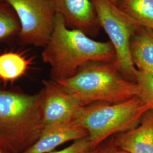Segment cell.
<instances>
[{
    "instance_id": "cell-1",
    "label": "cell",
    "mask_w": 153,
    "mask_h": 153,
    "mask_svg": "<svg viewBox=\"0 0 153 153\" xmlns=\"http://www.w3.org/2000/svg\"><path fill=\"white\" fill-rule=\"evenodd\" d=\"M42 58L50 66L51 79L60 81L74 76L91 62H114L116 53L110 42H98L80 30L70 29L56 14L53 31Z\"/></svg>"
},
{
    "instance_id": "cell-2",
    "label": "cell",
    "mask_w": 153,
    "mask_h": 153,
    "mask_svg": "<svg viewBox=\"0 0 153 153\" xmlns=\"http://www.w3.org/2000/svg\"><path fill=\"white\" fill-rule=\"evenodd\" d=\"M42 89L27 94L0 89V147L9 153H22L43 131Z\"/></svg>"
},
{
    "instance_id": "cell-3",
    "label": "cell",
    "mask_w": 153,
    "mask_h": 153,
    "mask_svg": "<svg viewBox=\"0 0 153 153\" xmlns=\"http://www.w3.org/2000/svg\"><path fill=\"white\" fill-rule=\"evenodd\" d=\"M82 107L95 103H117L138 96L136 82L125 78L114 62H91L74 76L57 81Z\"/></svg>"
},
{
    "instance_id": "cell-4",
    "label": "cell",
    "mask_w": 153,
    "mask_h": 153,
    "mask_svg": "<svg viewBox=\"0 0 153 153\" xmlns=\"http://www.w3.org/2000/svg\"><path fill=\"white\" fill-rule=\"evenodd\" d=\"M150 108L136 96L117 103H95L82 107L73 121L86 129L93 148H97L115 134L138 126Z\"/></svg>"
},
{
    "instance_id": "cell-5",
    "label": "cell",
    "mask_w": 153,
    "mask_h": 153,
    "mask_svg": "<svg viewBox=\"0 0 153 153\" xmlns=\"http://www.w3.org/2000/svg\"><path fill=\"white\" fill-rule=\"evenodd\" d=\"M100 27L108 35L116 53V65L125 78L136 82L137 68L131 60L130 44L138 26L110 0H91Z\"/></svg>"
},
{
    "instance_id": "cell-6",
    "label": "cell",
    "mask_w": 153,
    "mask_h": 153,
    "mask_svg": "<svg viewBox=\"0 0 153 153\" xmlns=\"http://www.w3.org/2000/svg\"><path fill=\"white\" fill-rule=\"evenodd\" d=\"M18 18L21 30L18 35L23 44L43 47L53 31L55 14L49 0H5Z\"/></svg>"
},
{
    "instance_id": "cell-7",
    "label": "cell",
    "mask_w": 153,
    "mask_h": 153,
    "mask_svg": "<svg viewBox=\"0 0 153 153\" xmlns=\"http://www.w3.org/2000/svg\"><path fill=\"white\" fill-rule=\"evenodd\" d=\"M43 85L42 133L73 123L82 107L71 93L57 81L51 79L44 81Z\"/></svg>"
},
{
    "instance_id": "cell-8",
    "label": "cell",
    "mask_w": 153,
    "mask_h": 153,
    "mask_svg": "<svg viewBox=\"0 0 153 153\" xmlns=\"http://www.w3.org/2000/svg\"><path fill=\"white\" fill-rule=\"evenodd\" d=\"M55 14L60 16L66 26L78 30L89 37L98 33L100 25L91 0H49Z\"/></svg>"
},
{
    "instance_id": "cell-9",
    "label": "cell",
    "mask_w": 153,
    "mask_h": 153,
    "mask_svg": "<svg viewBox=\"0 0 153 153\" xmlns=\"http://www.w3.org/2000/svg\"><path fill=\"white\" fill-rule=\"evenodd\" d=\"M115 146L128 153H153V111L144 114L138 126L113 136Z\"/></svg>"
},
{
    "instance_id": "cell-10",
    "label": "cell",
    "mask_w": 153,
    "mask_h": 153,
    "mask_svg": "<svg viewBox=\"0 0 153 153\" xmlns=\"http://www.w3.org/2000/svg\"><path fill=\"white\" fill-rule=\"evenodd\" d=\"M86 129L71 123L45 131L31 146L22 153H49L66 142L88 137Z\"/></svg>"
},
{
    "instance_id": "cell-11",
    "label": "cell",
    "mask_w": 153,
    "mask_h": 153,
    "mask_svg": "<svg viewBox=\"0 0 153 153\" xmlns=\"http://www.w3.org/2000/svg\"><path fill=\"white\" fill-rule=\"evenodd\" d=\"M130 49L137 69L153 67V29L138 26L131 37Z\"/></svg>"
},
{
    "instance_id": "cell-12",
    "label": "cell",
    "mask_w": 153,
    "mask_h": 153,
    "mask_svg": "<svg viewBox=\"0 0 153 153\" xmlns=\"http://www.w3.org/2000/svg\"><path fill=\"white\" fill-rule=\"evenodd\" d=\"M31 65V60L21 53L7 51L0 53V79L14 81L23 76Z\"/></svg>"
},
{
    "instance_id": "cell-13",
    "label": "cell",
    "mask_w": 153,
    "mask_h": 153,
    "mask_svg": "<svg viewBox=\"0 0 153 153\" xmlns=\"http://www.w3.org/2000/svg\"><path fill=\"white\" fill-rule=\"evenodd\" d=\"M117 5L138 26L153 29V0H117Z\"/></svg>"
},
{
    "instance_id": "cell-14",
    "label": "cell",
    "mask_w": 153,
    "mask_h": 153,
    "mask_svg": "<svg viewBox=\"0 0 153 153\" xmlns=\"http://www.w3.org/2000/svg\"><path fill=\"white\" fill-rule=\"evenodd\" d=\"M20 30V23L15 11L5 0H0V42L18 36Z\"/></svg>"
},
{
    "instance_id": "cell-15",
    "label": "cell",
    "mask_w": 153,
    "mask_h": 153,
    "mask_svg": "<svg viewBox=\"0 0 153 153\" xmlns=\"http://www.w3.org/2000/svg\"><path fill=\"white\" fill-rule=\"evenodd\" d=\"M136 82L139 89L138 97L153 111V75L137 69Z\"/></svg>"
},
{
    "instance_id": "cell-16",
    "label": "cell",
    "mask_w": 153,
    "mask_h": 153,
    "mask_svg": "<svg viewBox=\"0 0 153 153\" xmlns=\"http://www.w3.org/2000/svg\"><path fill=\"white\" fill-rule=\"evenodd\" d=\"M112 142V138L105 141L97 148H93L88 137L74 141L68 147L57 152L49 153H106Z\"/></svg>"
},
{
    "instance_id": "cell-17",
    "label": "cell",
    "mask_w": 153,
    "mask_h": 153,
    "mask_svg": "<svg viewBox=\"0 0 153 153\" xmlns=\"http://www.w3.org/2000/svg\"><path fill=\"white\" fill-rule=\"evenodd\" d=\"M115 145H114V141H113V137H112V142H111V145L110 146L108 150H107V152L106 153H116V151H115Z\"/></svg>"
},
{
    "instance_id": "cell-18",
    "label": "cell",
    "mask_w": 153,
    "mask_h": 153,
    "mask_svg": "<svg viewBox=\"0 0 153 153\" xmlns=\"http://www.w3.org/2000/svg\"><path fill=\"white\" fill-rule=\"evenodd\" d=\"M141 71H146L150 73L151 74L153 75V67H151V68H148L147 69H145L144 70H141Z\"/></svg>"
},
{
    "instance_id": "cell-19",
    "label": "cell",
    "mask_w": 153,
    "mask_h": 153,
    "mask_svg": "<svg viewBox=\"0 0 153 153\" xmlns=\"http://www.w3.org/2000/svg\"><path fill=\"white\" fill-rule=\"evenodd\" d=\"M115 151H116V153H126V152L123 151V150H121L120 149H118V148H117L116 147Z\"/></svg>"
},
{
    "instance_id": "cell-20",
    "label": "cell",
    "mask_w": 153,
    "mask_h": 153,
    "mask_svg": "<svg viewBox=\"0 0 153 153\" xmlns=\"http://www.w3.org/2000/svg\"><path fill=\"white\" fill-rule=\"evenodd\" d=\"M0 153H9L7 152L4 149H3L2 148L0 147Z\"/></svg>"
},
{
    "instance_id": "cell-21",
    "label": "cell",
    "mask_w": 153,
    "mask_h": 153,
    "mask_svg": "<svg viewBox=\"0 0 153 153\" xmlns=\"http://www.w3.org/2000/svg\"><path fill=\"white\" fill-rule=\"evenodd\" d=\"M112 2H113L114 4H115L116 5L117 4V0H110Z\"/></svg>"
}]
</instances>
